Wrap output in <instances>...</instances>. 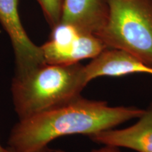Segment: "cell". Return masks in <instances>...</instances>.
<instances>
[{"mask_svg":"<svg viewBox=\"0 0 152 152\" xmlns=\"http://www.w3.org/2000/svg\"><path fill=\"white\" fill-rule=\"evenodd\" d=\"M109 14L106 0H64L61 22L96 35Z\"/></svg>","mask_w":152,"mask_h":152,"instance_id":"8","label":"cell"},{"mask_svg":"<svg viewBox=\"0 0 152 152\" xmlns=\"http://www.w3.org/2000/svg\"><path fill=\"white\" fill-rule=\"evenodd\" d=\"M0 152H12L11 150H9L8 148H5L3 147L2 144L0 142Z\"/></svg>","mask_w":152,"mask_h":152,"instance_id":"12","label":"cell"},{"mask_svg":"<svg viewBox=\"0 0 152 152\" xmlns=\"http://www.w3.org/2000/svg\"><path fill=\"white\" fill-rule=\"evenodd\" d=\"M64 0H37L51 28L61 22Z\"/></svg>","mask_w":152,"mask_h":152,"instance_id":"9","label":"cell"},{"mask_svg":"<svg viewBox=\"0 0 152 152\" xmlns=\"http://www.w3.org/2000/svg\"><path fill=\"white\" fill-rule=\"evenodd\" d=\"M103 145L128 148L137 152H152V102L134 125L123 129H109L90 136Z\"/></svg>","mask_w":152,"mask_h":152,"instance_id":"6","label":"cell"},{"mask_svg":"<svg viewBox=\"0 0 152 152\" xmlns=\"http://www.w3.org/2000/svg\"><path fill=\"white\" fill-rule=\"evenodd\" d=\"M26 152H54V150L51 149L50 148H49L48 146H46V147H42L40 149H37L35 150H33V151H26Z\"/></svg>","mask_w":152,"mask_h":152,"instance_id":"11","label":"cell"},{"mask_svg":"<svg viewBox=\"0 0 152 152\" xmlns=\"http://www.w3.org/2000/svg\"><path fill=\"white\" fill-rule=\"evenodd\" d=\"M18 0H0V23L10 39L15 56V75L46 64L40 46L28 37L18 12Z\"/></svg>","mask_w":152,"mask_h":152,"instance_id":"5","label":"cell"},{"mask_svg":"<svg viewBox=\"0 0 152 152\" xmlns=\"http://www.w3.org/2000/svg\"><path fill=\"white\" fill-rule=\"evenodd\" d=\"M88 83L96 77H119L133 73L152 75V66L145 64L125 51L106 48L85 66Z\"/></svg>","mask_w":152,"mask_h":152,"instance_id":"7","label":"cell"},{"mask_svg":"<svg viewBox=\"0 0 152 152\" xmlns=\"http://www.w3.org/2000/svg\"><path fill=\"white\" fill-rule=\"evenodd\" d=\"M109 14L96 36L152 66V0H106Z\"/></svg>","mask_w":152,"mask_h":152,"instance_id":"3","label":"cell"},{"mask_svg":"<svg viewBox=\"0 0 152 152\" xmlns=\"http://www.w3.org/2000/svg\"><path fill=\"white\" fill-rule=\"evenodd\" d=\"M54 152H68L64 150H54ZM90 152H121L119 147H115L111 145H103V147L99 148V149H93Z\"/></svg>","mask_w":152,"mask_h":152,"instance_id":"10","label":"cell"},{"mask_svg":"<svg viewBox=\"0 0 152 152\" xmlns=\"http://www.w3.org/2000/svg\"><path fill=\"white\" fill-rule=\"evenodd\" d=\"M85 66L45 64L27 73L14 75L11 93L19 120L58 107L81 96L88 84Z\"/></svg>","mask_w":152,"mask_h":152,"instance_id":"2","label":"cell"},{"mask_svg":"<svg viewBox=\"0 0 152 152\" xmlns=\"http://www.w3.org/2000/svg\"><path fill=\"white\" fill-rule=\"evenodd\" d=\"M143 112L137 107L111 106L106 102L80 96L58 107L19 120L11 131L7 148L12 152H26L46 147L65 135L81 134L90 137L138 118Z\"/></svg>","mask_w":152,"mask_h":152,"instance_id":"1","label":"cell"},{"mask_svg":"<svg viewBox=\"0 0 152 152\" xmlns=\"http://www.w3.org/2000/svg\"><path fill=\"white\" fill-rule=\"evenodd\" d=\"M46 64L71 65L94 58L107 48L95 35L60 22L52 28L48 41L40 46Z\"/></svg>","mask_w":152,"mask_h":152,"instance_id":"4","label":"cell"}]
</instances>
